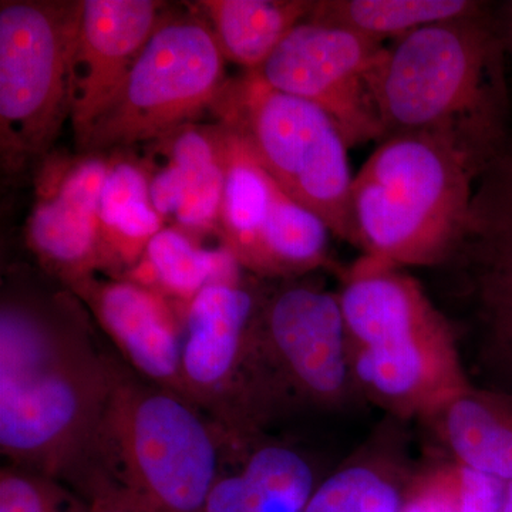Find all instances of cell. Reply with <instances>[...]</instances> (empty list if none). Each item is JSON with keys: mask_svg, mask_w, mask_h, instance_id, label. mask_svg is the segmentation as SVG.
<instances>
[{"mask_svg": "<svg viewBox=\"0 0 512 512\" xmlns=\"http://www.w3.org/2000/svg\"><path fill=\"white\" fill-rule=\"evenodd\" d=\"M404 491L372 466H350L318 484L303 512H402Z\"/></svg>", "mask_w": 512, "mask_h": 512, "instance_id": "cell-23", "label": "cell"}, {"mask_svg": "<svg viewBox=\"0 0 512 512\" xmlns=\"http://www.w3.org/2000/svg\"><path fill=\"white\" fill-rule=\"evenodd\" d=\"M259 308L252 293L235 284L207 286L185 309V397L231 437L244 436L265 410L256 345Z\"/></svg>", "mask_w": 512, "mask_h": 512, "instance_id": "cell-9", "label": "cell"}, {"mask_svg": "<svg viewBox=\"0 0 512 512\" xmlns=\"http://www.w3.org/2000/svg\"><path fill=\"white\" fill-rule=\"evenodd\" d=\"M180 394L114 369L113 386L70 476L87 503L140 512H204L231 436Z\"/></svg>", "mask_w": 512, "mask_h": 512, "instance_id": "cell-2", "label": "cell"}, {"mask_svg": "<svg viewBox=\"0 0 512 512\" xmlns=\"http://www.w3.org/2000/svg\"><path fill=\"white\" fill-rule=\"evenodd\" d=\"M497 74V45L480 10L400 37L370 74L383 138L446 134L490 161L500 150Z\"/></svg>", "mask_w": 512, "mask_h": 512, "instance_id": "cell-5", "label": "cell"}, {"mask_svg": "<svg viewBox=\"0 0 512 512\" xmlns=\"http://www.w3.org/2000/svg\"><path fill=\"white\" fill-rule=\"evenodd\" d=\"M256 342L266 394L281 383L315 404H336L349 392L348 338L339 295L296 285L259 308Z\"/></svg>", "mask_w": 512, "mask_h": 512, "instance_id": "cell-11", "label": "cell"}, {"mask_svg": "<svg viewBox=\"0 0 512 512\" xmlns=\"http://www.w3.org/2000/svg\"><path fill=\"white\" fill-rule=\"evenodd\" d=\"M116 365L73 306L8 298L0 312V450L16 467L70 478L92 439Z\"/></svg>", "mask_w": 512, "mask_h": 512, "instance_id": "cell-1", "label": "cell"}, {"mask_svg": "<svg viewBox=\"0 0 512 512\" xmlns=\"http://www.w3.org/2000/svg\"><path fill=\"white\" fill-rule=\"evenodd\" d=\"M144 201H150V185L144 174L131 164L114 165L101 191V228L109 231L127 208Z\"/></svg>", "mask_w": 512, "mask_h": 512, "instance_id": "cell-25", "label": "cell"}, {"mask_svg": "<svg viewBox=\"0 0 512 512\" xmlns=\"http://www.w3.org/2000/svg\"><path fill=\"white\" fill-rule=\"evenodd\" d=\"M487 164L446 134L384 137L353 177L356 247L402 268L453 258Z\"/></svg>", "mask_w": 512, "mask_h": 512, "instance_id": "cell-3", "label": "cell"}, {"mask_svg": "<svg viewBox=\"0 0 512 512\" xmlns=\"http://www.w3.org/2000/svg\"><path fill=\"white\" fill-rule=\"evenodd\" d=\"M458 512H503L505 481L466 466H453Z\"/></svg>", "mask_w": 512, "mask_h": 512, "instance_id": "cell-26", "label": "cell"}, {"mask_svg": "<svg viewBox=\"0 0 512 512\" xmlns=\"http://www.w3.org/2000/svg\"><path fill=\"white\" fill-rule=\"evenodd\" d=\"M110 168L90 158L63 177L50 200L40 202L29 220V241L47 264L73 286L99 264L100 198Z\"/></svg>", "mask_w": 512, "mask_h": 512, "instance_id": "cell-14", "label": "cell"}, {"mask_svg": "<svg viewBox=\"0 0 512 512\" xmlns=\"http://www.w3.org/2000/svg\"><path fill=\"white\" fill-rule=\"evenodd\" d=\"M128 362L148 382L185 397L183 329L163 296L137 282L74 285ZM187 399V397H185Z\"/></svg>", "mask_w": 512, "mask_h": 512, "instance_id": "cell-13", "label": "cell"}, {"mask_svg": "<svg viewBox=\"0 0 512 512\" xmlns=\"http://www.w3.org/2000/svg\"><path fill=\"white\" fill-rule=\"evenodd\" d=\"M503 512H512V480L505 485Z\"/></svg>", "mask_w": 512, "mask_h": 512, "instance_id": "cell-30", "label": "cell"}, {"mask_svg": "<svg viewBox=\"0 0 512 512\" xmlns=\"http://www.w3.org/2000/svg\"><path fill=\"white\" fill-rule=\"evenodd\" d=\"M477 10L480 3L470 0H322L315 2L306 20L352 30L383 43L389 37L397 40L423 26Z\"/></svg>", "mask_w": 512, "mask_h": 512, "instance_id": "cell-18", "label": "cell"}, {"mask_svg": "<svg viewBox=\"0 0 512 512\" xmlns=\"http://www.w3.org/2000/svg\"><path fill=\"white\" fill-rule=\"evenodd\" d=\"M339 301L350 372L377 402L441 413L470 389L450 326L402 266L362 256L346 272Z\"/></svg>", "mask_w": 512, "mask_h": 512, "instance_id": "cell-4", "label": "cell"}, {"mask_svg": "<svg viewBox=\"0 0 512 512\" xmlns=\"http://www.w3.org/2000/svg\"><path fill=\"white\" fill-rule=\"evenodd\" d=\"M217 153L225 173L221 210L227 228V248L239 264L252 269L271 207L274 181L256 163L244 143L227 130L224 151L217 150Z\"/></svg>", "mask_w": 512, "mask_h": 512, "instance_id": "cell-17", "label": "cell"}, {"mask_svg": "<svg viewBox=\"0 0 512 512\" xmlns=\"http://www.w3.org/2000/svg\"><path fill=\"white\" fill-rule=\"evenodd\" d=\"M402 512H458L453 467L420 478L407 488Z\"/></svg>", "mask_w": 512, "mask_h": 512, "instance_id": "cell-27", "label": "cell"}, {"mask_svg": "<svg viewBox=\"0 0 512 512\" xmlns=\"http://www.w3.org/2000/svg\"><path fill=\"white\" fill-rule=\"evenodd\" d=\"M184 197V180L174 164L154 175L150 184V201L154 210L164 215H175Z\"/></svg>", "mask_w": 512, "mask_h": 512, "instance_id": "cell-28", "label": "cell"}, {"mask_svg": "<svg viewBox=\"0 0 512 512\" xmlns=\"http://www.w3.org/2000/svg\"><path fill=\"white\" fill-rule=\"evenodd\" d=\"M173 163L184 180L175 218L187 228L210 227L222 208L225 173L214 144L200 131L185 130L173 144Z\"/></svg>", "mask_w": 512, "mask_h": 512, "instance_id": "cell-22", "label": "cell"}, {"mask_svg": "<svg viewBox=\"0 0 512 512\" xmlns=\"http://www.w3.org/2000/svg\"><path fill=\"white\" fill-rule=\"evenodd\" d=\"M330 234L322 218L291 200L274 183L252 269L265 275L305 274L325 264Z\"/></svg>", "mask_w": 512, "mask_h": 512, "instance_id": "cell-19", "label": "cell"}, {"mask_svg": "<svg viewBox=\"0 0 512 512\" xmlns=\"http://www.w3.org/2000/svg\"><path fill=\"white\" fill-rule=\"evenodd\" d=\"M311 478L281 463L252 464L222 474L204 512H303L311 500Z\"/></svg>", "mask_w": 512, "mask_h": 512, "instance_id": "cell-21", "label": "cell"}, {"mask_svg": "<svg viewBox=\"0 0 512 512\" xmlns=\"http://www.w3.org/2000/svg\"><path fill=\"white\" fill-rule=\"evenodd\" d=\"M225 130L237 136L291 200L356 247L349 146L311 101L274 89L256 72L224 87Z\"/></svg>", "mask_w": 512, "mask_h": 512, "instance_id": "cell-6", "label": "cell"}, {"mask_svg": "<svg viewBox=\"0 0 512 512\" xmlns=\"http://www.w3.org/2000/svg\"><path fill=\"white\" fill-rule=\"evenodd\" d=\"M89 504L56 478L16 466L0 474V512H87Z\"/></svg>", "mask_w": 512, "mask_h": 512, "instance_id": "cell-24", "label": "cell"}, {"mask_svg": "<svg viewBox=\"0 0 512 512\" xmlns=\"http://www.w3.org/2000/svg\"><path fill=\"white\" fill-rule=\"evenodd\" d=\"M222 76L224 55L205 23L164 20L77 144L103 151L163 136L217 99Z\"/></svg>", "mask_w": 512, "mask_h": 512, "instance_id": "cell-8", "label": "cell"}, {"mask_svg": "<svg viewBox=\"0 0 512 512\" xmlns=\"http://www.w3.org/2000/svg\"><path fill=\"white\" fill-rule=\"evenodd\" d=\"M239 261L228 248L207 251L177 229H161L146 247V269H138L141 284L154 282L163 291L190 302L210 285H235Z\"/></svg>", "mask_w": 512, "mask_h": 512, "instance_id": "cell-20", "label": "cell"}, {"mask_svg": "<svg viewBox=\"0 0 512 512\" xmlns=\"http://www.w3.org/2000/svg\"><path fill=\"white\" fill-rule=\"evenodd\" d=\"M384 52L379 40L305 20L256 73L279 92L320 107L352 148L383 138L370 74Z\"/></svg>", "mask_w": 512, "mask_h": 512, "instance_id": "cell-10", "label": "cell"}, {"mask_svg": "<svg viewBox=\"0 0 512 512\" xmlns=\"http://www.w3.org/2000/svg\"><path fill=\"white\" fill-rule=\"evenodd\" d=\"M153 0H86L74 46L72 120L82 136L164 22Z\"/></svg>", "mask_w": 512, "mask_h": 512, "instance_id": "cell-12", "label": "cell"}, {"mask_svg": "<svg viewBox=\"0 0 512 512\" xmlns=\"http://www.w3.org/2000/svg\"><path fill=\"white\" fill-rule=\"evenodd\" d=\"M458 464L512 480V397L468 389L441 412Z\"/></svg>", "mask_w": 512, "mask_h": 512, "instance_id": "cell-16", "label": "cell"}, {"mask_svg": "<svg viewBox=\"0 0 512 512\" xmlns=\"http://www.w3.org/2000/svg\"><path fill=\"white\" fill-rule=\"evenodd\" d=\"M200 5L211 20L222 55L256 72L288 33L309 18L315 2L207 0Z\"/></svg>", "mask_w": 512, "mask_h": 512, "instance_id": "cell-15", "label": "cell"}, {"mask_svg": "<svg viewBox=\"0 0 512 512\" xmlns=\"http://www.w3.org/2000/svg\"><path fill=\"white\" fill-rule=\"evenodd\" d=\"M83 2L8 0L0 6L2 163L45 154L72 117L74 46Z\"/></svg>", "mask_w": 512, "mask_h": 512, "instance_id": "cell-7", "label": "cell"}, {"mask_svg": "<svg viewBox=\"0 0 512 512\" xmlns=\"http://www.w3.org/2000/svg\"><path fill=\"white\" fill-rule=\"evenodd\" d=\"M87 504H89L87 512H140L123 501L114 500V498H96Z\"/></svg>", "mask_w": 512, "mask_h": 512, "instance_id": "cell-29", "label": "cell"}]
</instances>
